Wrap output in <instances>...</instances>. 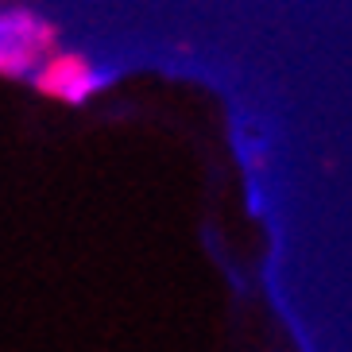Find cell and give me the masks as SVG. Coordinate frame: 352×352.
Wrapping results in <instances>:
<instances>
[{"instance_id":"1","label":"cell","mask_w":352,"mask_h":352,"mask_svg":"<svg viewBox=\"0 0 352 352\" xmlns=\"http://www.w3.org/2000/svg\"><path fill=\"white\" fill-rule=\"evenodd\" d=\"M58 32L32 4H0V78L35 82V74L54 58Z\"/></svg>"},{"instance_id":"2","label":"cell","mask_w":352,"mask_h":352,"mask_svg":"<svg viewBox=\"0 0 352 352\" xmlns=\"http://www.w3.org/2000/svg\"><path fill=\"white\" fill-rule=\"evenodd\" d=\"M109 66L89 58V54H78V51H54V58L35 74V89L63 104H85L94 101L109 85Z\"/></svg>"}]
</instances>
